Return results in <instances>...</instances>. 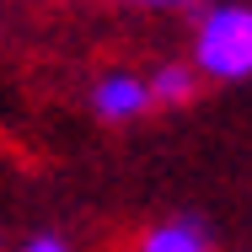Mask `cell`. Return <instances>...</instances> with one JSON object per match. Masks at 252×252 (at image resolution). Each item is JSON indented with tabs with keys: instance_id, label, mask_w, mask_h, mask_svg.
Listing matches in <instances>:
<instances>
[{
	"instance_id": "obj_6",
	"label": "cell",
	"mask_w": 252,
	"mask_h": 252,
	"mask_svg": "<svg viewBox=\"0 0 252 252\" xmlns=\"http://www.w3.org/2000/svg\"><path fill=\"white\" fill-rule=\"evenodd\" d=\"M129 5H177V0H129Z\"/></svg>"
},
{
	"instance_id": "obj_1",
	"label": "cell",
	"mask_w": 252,
	"mask_h": 252,
	"mask_svg": "<svg viewBox=\"0 0 252 252\" xmlns=\"http://www.w3.org/2000/svg\"><path fill=\"white\" fill-rule=\"evenodd\" d=\"M199 75L209 81H242L252 75V11L247 5H209L199 22Z\"/></svg>"
},
{
	"instance_id": "obj_3",
	"label": "cell",
	"mask_w": 252,
	"mask_h": 252,
	"mask_svg": "<svg viewBox=\"0 0 252 252\" xmlns=\"http://www.w3.org/2000/svg\"><path fill=\"white\" fill-rule=\"evenodd\" d=\"M140 252H209V236L199 220H166L140 242Z\"/></svg>"
},
{
	"instance_id": "obj_4",
	"label": "cell",
	"mask_w": 252,
	"mask_h": 252,
	"mask_svg": "<svg viewBox=\"0 0 252 252\" xmlns=\"http://www.w3.org/2000/svg\"><path fill=\"white\" fill-rule=\"evenodd\" d=\"M151 81V107L161 102V107H172V102H188L193 97V70H183V64H161L156 75H145Z\"/></svg>"
},
{
	"instance_id": "obj_2",
	"label": "cell",
	"mask_w": 252,
	"mask_h": 252,
	"mask_svg": "<svg viewBox=\"0 0 252 252\" xmlns=\"http://www.w3.org/2000/svg\"><path fill=\"white\" fill-rule=\"evenodd\" d=\"M92 107L107 124H129V118H140L151 107V81L145 75H129V70H107L92 86Z\"/></svg>"
},
{
	"instance_id": "obj_5",
	"label": "cell",
	"mask_w": 252,
	"mask_h": 252,
	"mask_svg": "<svg viewBox=\"0 0 252 252\" xmlns=\"http://www.w3.org/2000/svg\"><path fill=\"white\" fill-rule=\"evenodd\" d=\"M27 252H64V242H59V236H32Z\"/></svg>"
}]
</instances>
